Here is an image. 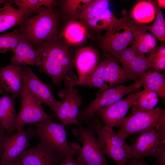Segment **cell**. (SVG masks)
I'll return each instance as SVG.
<instances>
[{"label": "cell", "instance_id": "6da1fadb", "mask_svg": "<svg viewBox=\"0 0 165 165\" xmlns=\"http://www.w3.org/2000/svg\"><path fill=\"white\" fill-rule=\"evenodd\" d=\"M70 48L59 35L44 42L37 49L39 71L48 75L55 86L63 80L78 78L74 72V56Z\"/></svg>", "mask_w": 165, "mask_h": 165}, {"label": "cell", "instance_id": "7a4b0ae2", "mask_svg": "<svg viewBox=\"0 0 165 165\" xmlns=\"http://www.w3.org/2000/svg\"><path fill=\"white\" fill-rule=\"evenodd\" d=\"M55 7L26 17L20 25L23 38L37 49L44 42L59 35V14Z\"/></svg>", "mask_w": 165, "mask_h": 165}, {"label": "cell", "instance_id": "3957f363", "mask_svg": "<svg viewBox=\"0 0 165 165\" xmlns=\"http://www.w3.org/2000/svg\"><path fill=\"white\" fill-rule=\"evenodd\" d=\"M116 134L123 140L130 135L150 129H165V110L160 107L131 112L117 126Z\"/></svg>", "mask_w": 165, "mask_h": 165}, {"label": "cell", "instance_id": "277c9868", "mask_svg": "<svg viewBox=\"0 0 165 165\" xmlns=\"http://www.w3.org/2000/svg\"><path fill=\"white\" fill-rule=\"evenodd\" d=\"M90 119L88 128L97 135V140L105 154L118 165H126L129 159V146L125 140L115 134L113 130L103 126L95 114Z\"/></svg>", "mask_w": 165, "mask_h": 165}, {"label": "cell", "instance_id": "5b68a950", "mask_svg": "<svg viewBox=\"0 0 165 165\" xmlns=\"http://www.w3.org/2000/svg\"><path fill=\"white\" fill-rule=\"evenodd\" d=\"M121 21L104 35L97 37L103 55L122 50L131 45L134 38L133 30L135 22L127 11H122Z\"/></svg>", "mask_w": 165, "mask_h": 165}, {"label": "cell", "instance_id": "8992f818", "mask_svg": "<svg viewBox=\"0 0 165 165\" xmlns=\"http://www.w3.org/2000/svg\"><path fill=\"white\" fill-rule=\"evenodd\" d=\"M34 127L28 131L30 136H36L41 141L65 156L70 151L72 143H68L64 126L55 123L51 119L33 124Z\"/></svg>", "mask_w": 165, "mask_h": 165}, {"label": "cell", "instance_id": "52a82bcc", "mask_svg": "<svg viewBox=\"0 0 165 165\" xmlns=\"http://www.w3.org/2000/svg\"><path fill=\"white\" fill-rule=\"evenodd\" d=\"M141 86V81L139 79L130 86L119 85L97 94L95 98L86 108L79 111V123L88 122L98 110L122 99L124 96L135 92Z\"/></svg>", "mask_w": 165, "mask_h": 165}, {"label": "cell", "instance_id": "ba28073f", "mask_svg": "<svg viewBox=\"0 0 165 165\" xmlns=\"http://www.w3.org/2000/svg\"><path fill=\"white\" fill-rule=\"evenodd\" d=\"M72 132L82 144L77 154V161L82 165H109L95 134L88 128L78 125Z\"/></svg>", "mask_w": 165, "mask_h": 165}, {"label": "cell", "instance_id": "9c48e42d", "mask_svg": "<svg viewBox=\"0 0 165 165\" xmlns=\"http://www.w3.org/2000/svg\"><path fill=\"white\" fill-rule=\"evenodd\" d=\"M19 113L13 128L15 130L24 127L28 124H34L51 119L41 104L34 97L24 85Z\"/></svg>", "mask_w": 165, "mask_h": 165}, {"label": "cell", "instance_id": "30bf717a", "mask_svg": "<svg viewBox=\"0 0 165 165\" xmlns=\"http://www.w3.org/2000/svg\"><path fill=\"white\" fill-rule=\"evenodd\" d=\"M22 67L24 85L40 104L47 105L56 114L62 102L56 100L50 87L41 81L30 68Z\"/></svg>", "mask_w": 165, "mask_h": 165}, {"label": "cell", "instance_id": "8fae6325", "mask_svg": "<svg viewBox=\"0 0 165 165\" xmlns=\"http://www.w3.org/2000/svg\"><path fill=\"white\" fill-rule=\"evenodd\" d=\"M133 144L129 146V159H144L151 156L155 157L161 140L165 139V130L156 131L150 129L140 134Z\"/></svg>", "mask_w": 165, "mask_h": 165}, {"label": "cell", "instance_id": "7c38bea8", "mask_svg": "<svg viewBox=\"0 0 165 165\" xmlns=\"http://www.w3.org/2000/svg\"><path fill=\"white\" fill-rule=\"evenodd\" d=\"M65 156L41 141L35 147L26 149L16 158L22 165H59Z\"/></svg>", "mask_w": 165, "mask_h": 165}, {"label": "cell", "instance_id": "4fadbf2b", "mask_svg": "<svg viewBox=\"0 0 165 165\" xmlns=\"http://www.w3.org/2000/svg\"><path fill=\"white\" fill-rule=\"evenodd\" d=\"M58 94L64 100L56 114L62 124L64 126L73 124L80 125L78 117L82 98L77 89L66 87L60 90Z\"/></svg>", "mask_w": 165, "mask_h": 165}, {"label": "cell", "instance_id": "5bb4252c", "mask_svg": "<svg viewBox=\"0 0 165 165\" xmlns=\"http://www.w3.org/2000/svg\"><path fill=\"white\" fill-rule=\"evenodd\" d=\"M144 91L132 93L125 98L102 108L96 113L101 118L104 126L113 130L124 119L129 109Z\"/></svg>", "mask_w": 165, "mask_h": 165}, {"label": "cell", "instance_id": "9a60e30c", "mask_svg": "<svg viewBox=\"0 0 165 165\" xmlns=\"http://www.w3.org/2000/svg\"><path fill=\"white\" fill-rule=\"evenodd\" d=\"M106 55L120 62L124 68L133 74L138 79L148 69L151 68L145 54L133 44L122 50Z\"/></svg>", "mask_w": 165, "mask_h": 165}, {"label": "cell", "instance_id": "2e32d148", "mask_svg": "<svg viewBox=\"0 0 165 165\" xmlns=\"http://www.w3.org/2000/svg\"><path fill=\"white\" fill-rule=\"evenodd\" d=\"M16 130L11 135H6L1 165H5L16 159L30 145L28 132L24 127Z\"/></svg>", "mask_w": 165, "mask_h": 165}, {"label": "cell", "instance_id": "e0dca14e", "mask_svg": "<svg viewBox=\"0 0 165 165\" xmlns=\"http://www.w3.org/2000/svg\"><path fill=\"white\" fill-rule=\"evenodd\" d=\"M24 86L22 66L12 64L0 70V88L6 93L21 97Z\"/></svg>", "mask_w": 165, "mask_h": 165}, {"label": "cell", "instance_id": "ac0fdd59", "mask_svg": "<svg viewBox=\"0 0 165 165\" xmlns=\"http://www.w3.org/2000/svg\"><path fill=\"white\" fill-rule=\"evenodd\" d=\"M103 60L99 62L94 71L90 74L83 78L64 81V85L68 88H74L77 86L99 89V94L105 90L110 88L105 83V70L108 58L103 56Z\"/></svg>", "mask_w": 165, "mask_h": 165}, {"label": "cell", "instance_id": "d6986e66", "mask_svg": "<svg viewBox=\"0 0 165 165\" xmlns=\"http://www.w3.org/2000/svg\"><path fill=\"white\" fill-rule=\"evenodd\" d=\"M75 66L78 77H85L93 72L99 63V53L92 46L83 47L77 50L74 54Z\"/></svg>", "mask_w": 165, "mask_h": 165}, {"label": "cell", "instance_id": "ffe728a7", "mask_svg": "<svg viewBox=\"0 0 165 165\" xmlns=\"http://www.w3.org/2000/svg\"><path fill=\"white\" fill-rule=\"evenodd\" d=\"M59 35L69 46H78L91 37L89 31L81 20L69 21L61 30Z\"/></svg>", "mask_w": 165, "mask_h": 165}, {"label": "cell", "instance_id": "44dd1931", "mask_svg": "<svg viewBox=\"0 0 165 165\" xmlns=\"http://www.w3.org/2000/svg\"><path fill=\"white\" fill-rule=\"evenodd\" d=\"M13 52L10 60L12 64L19 66H39L38 51L27 40L23 38Z\"/></svg>", "mask_w": 165, "mask_h": 165}, {"label": "cell", "instance_id": "7402d4cb", "mask_svg": "<svg viewBox=\"0 0 165 165\" xmlns=\"http://www.w3.org/2000/svg\"><path fill=\"white\" fill-rule=\"evenodd\" d=\"M16 98L6 93L0 98V124L9 136L13 134L17 116L15 107Z\"/></svg>", "mask_w": 165, "mask_h": 165}, {"label": "cell", "instance_id": "603a6c76", "mask_svg": "<svg viewBox=\"0 0 165 165\" xmlns=\"http://www.w3.org/2000/svg\"><path fill=\"white\" fill-rule=\"evenodd\" d=\"M108 58L105 75V82H108L110 88L115 84H119L129 80H138L132 73L120 66L113 57L105 55Z\"/></svg>", "mask_w": 165, "mask_h": 165}, {"label": "cell", "instance_id": "cb8c5ba5", "mask_svg": "<svg viewBox=\"0 0 165 165\" xmlns=\"http://www.w3.org/2000/svg\"><path fill=\"white\" fill-rule=\"evenodd\" d=\"M117 18L109 8L97 16L86 21H82L89 31L99 33L102 31H108L114 27L121 21Z\"/></svg>", "mask_w": 165, "mask_h": 165}, {"label": "cell", "instance_id": "d4e9b609", "mask_svg": "<svg viewBox=\"0 0 165 165\" xmlns=\"http://www.w3.org/2000/svg\"><path fill=\"white\" fill-rule=\"evenodd\" d=\"M26 17L18 9L9 4L0 5V33L13 27L20 25Z\"/></svg>", "mask_w": 165, "mask_h": 165}, {"label": "cell", "instance_id": "484cf974", "mask_svg": "<svg viewBox=\"0 0 165 165\" xmlns=\"http://www.w3.org/2000/svg\"><path fill=\"white\" fill-rule=\"evenodd\" d=\"M144 90L153 91L165 100V79L157 71L145 72L139 78Z\"/></svg>", "mask_w": 165, "mask_h": 165}, {"label": "cell", "instance_id": "4316f807", "mask_svg": "<svg viewBox=\"0 0 165 165\" xmlns=\"http://www.w3.org/2000/svg\"><path fill=\"white\" fill-rule=\"evenodd\" d=\"M57 2L54 0H15V3L25 16L28 17L55 6Z\"/></svg>", "mask_w": 165, "mask_h": 165}, {"label": "cell", "instance_id": "83f0119b", "mask_svg": "<svg viewBox=\"0 0 165 165\" xmlns=\"http://www.w3.org/2000/svg\"><path fill=\"white\" fill-rule=\"evenodd\" d=\"M154 6L151 1H141L138 3L131 12L132 17L136 22L145 24L150 23L155 16Z\"/></svg>", "mask_w": 165, "mask_h": 165}, {"label": "cell", "instance_id": "f1b7e54d", "mask_svg": "<svg viewBox=\"0 0 165 165\" xmlns=\"http://www.w3.org/2000/svg\"><path fill=\"white\" fill-rule=\"evenodd\" d=\"M109 2L108 0H92L74 20L86 21L97 16L109 8Z\"/></svg>", "mask_w": 165, "mask_h": 165}, {"label": "cell", "instance_id": "f546056e", "mask_svg": "<svg viewBox=\"0 0 165 165\" xmlns=\"http://www.w3.org/2000/svg\"><path fill=\"white\" fill-rule=\"evenodd\" d=\"M158 96L153 91L144 90L131 106V112L153 109L159 101Z\"/></svg>", "mask_w": 165, "mask_h": 165}, {"label": "cell", "instance_id": "4dcf8cb0", "mask_svg": "<svg viewBox=\"0 0 165 165\" xmlns=\"http://www.w3.org/2000/svg\"><path fill=\"white\" fill-rule=\"evenodd\" d=\"M92 0H65L60 1L61 11L69 21L74 20Z\"/></svg>", "mask_w": 165, "mask_h": 165}, {"label": "cell", "instance_id": "1f68e13d", "mask_svg": "<svg viewBox=\"0 0 165 165\" xmlns=\"http://www.w3.org/2000/svg\"><path fill=\"white\" fill-rule=\"evenodd\" d=\"M154 7L156 17L151 25L146 26L147 30L152 33L155 38L163 42L165 41V21L160 8L156 1H151Z\"/></svg>", "mask_w": 165, "mask_h": 165}, {"label": "cell", "instance_id": "d6a6232c", "mask_svg": "<svg viewBox=\"0 0 165 165\" xmlns=\"http://www.w3.org/2000/svg\"><path fill=\"white\" fill-rule=\"evenodd\" d=\"M23 38L19 29L0 34V53L10 50L13 51Z\"/></svg>", "mask_w": 165, "mask_h": 165}, {"label": "cell", "instance_id": "836d02e7", "mask_svg": "<svg viewBox=\"0 0 165 165\" xmlns=\"http://www.w3.org/2000/svg\"><path fill=\"white\" fill-rule=\"evenodd\" d=\"M146 57L151 68H154L156 71L165 70V57L160 56L157 53L156 50L150 53Z\"/></svg>", "mask_w": 165, "mask_h": 165}, {"label": "cell", "instance_id": "e575fe53", "mask_svg": "<svg viewBox=\"0 0 165 165\" xmlns=\"http://www.w3.org/2000/svg\"><path fill=\"white\" fill-rule=\"evenodd\" d=\"M79 144L73 143L71 149L59 165H82L74 158L80 148Z\"/></svg>", "mask_w": 165, "mask_h": 165}, {"label": "cell", "instance_id": "d590c367", "mask_svg": "<svg viewBox=\"0 0 165 165\" xmlns=\"http://www.w3.org/2000/svg\"><path fill=\"white\" fill-rule=\"evenodd\" d=\"M165 139H163L157 150L155 158L156 160L154 165H165Z\"/></svg>", "mask_w": 165, "mask_h": 165}, {"label": "cell", "instance_id": "8d00e7d4", "mask_svg": "<svg viewBox=\"0 0 165 165\" xmlns=\"http://www.w3.org/2000/svg\"><path fill=\"white\" fill-rule=\"evenodd\" d=\"M6 131L4 128L0 124V165L2 160L4 140L6 136L5 131Z\"/></svg>", "mask_w": 165, "mask_h": 165}, {"label": "cell", "instance_id": "74e56055", "mask_svg": "<svg viewBox=\"0 0 165 165\" xmlns=\"http://www.w3.org/2000/svg\"><path fill=\"white\" fill-rule=\"evenodd\" d=\"M162 42L160 45L157 46L156 51L157 53L161 57H165V45L164 42Z\"/></svg>", "mask_w": 165, "mask_h": 165}, {"label": "cell", "instance_id": "f35d334b", "mask_svg": "<svg viewBox=\"0 0 165 165\" xmlns=\"http://www.w3.org/2000/svg\"><path fill=\"white\" fill-rule=\"evenodd\" d=\"M126 165H149L144 161H142L134 159L127 161Z\"/></svg>", "mask_w": 165, "mask_h": 165}, {"label": "cell", "instance_id": "ab89813d", "mask_svg": "<svg viewBox=\"0 0 165 165\" xmlns=\"http://www.w3.org/2000/svg\"><path fill=\"white\" fill-rule=\"evenodd\" d=\"M158 6L160 8L163 9L165 8V1L164 0H158L157 1Z\"/></svg>", "mask_w": 165, "mask_h": 165}, {"label": "cell", "instance_id": "60d3db41", "mask_svg": "<svg viewBox=\"0 0 165 165\" xmlns=\"http://www.w3.org/2000/svg\"><path fill=\"white\" fill-rule=\"evenodd\" d=\"M15 3V0H0V4H9L12 5Z\"/></svg>", "mask_w": 165, "mask_h": 165}, {"label": "cell", "instance_id": "b9f144b4", "mask_svg": "<svg viewBox=\"0 0 165 165\" xmlns=\"http://www.w3.org/2000/svg\"><path fill=\"white\" fill-rule=\"evenodd\" d=\"M5 165H22L18 159L16 158L15 160L8 163Z\"/></svg>", "mask_w": 165, "mask_h": 165}, {"label": "cell", "instance_id": "7bdbcfd3", "mask_svg": "<svg viewBox=\"0 0 165 165\" xmlns=\"http://www.w3.org/2000/svg\"><path fill=\"white\" fill-rule=\"evenodd\" d=\"M3 90L2 89L0 88V95L2 94L3 93Z\"/></svg>", "mask_w": 165, "mask_h": 165}]
</instances>
